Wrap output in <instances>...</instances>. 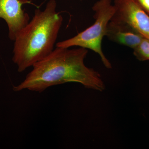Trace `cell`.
I'll return each mask as SVG.
<instances>
[{"instance_id":"6da1fadb","label":"cell","mask_w":149,"mask_h":149,"mask_svg":"<svg viewBox=\"0 0 149 149\" xmlns=\"http://www.w3.org/2000/svg\"><path fill=\"white\" fill-rule=\"evenodd\" d=\"M87 49L56 47L49 55L34 65L24 80L14 86L15 92L28 90L40 93L68 83H80L87 89L102 92L105 85L101 74L86 66Z\"/></svg>"},{"instance_id":"7a4b0ae2","label":"cell","mask_w":149,"mask_h":149,"mask_svg":"<svg viewBox=\"0 0 149 149\" xmlns=\"http://www.w3.org/2000/svg\"><path fill=\"white\" fill-rule=\"evenodd\" d=\"M56 7V0H49L44 10H35L32 19L17 35L12 60L19 72L33 66L54 50L63 21Z\"/></svg>"},{"instance_id":"3957f363","label":"cell","mask_w":149,"mask_h":149,"mask_svg":"<svg viewBox=\"0 0 149 149\" xmlns=\"http://www.w3.org/2000/svg\"><path fill=\"white\" fill-rule=\"evenodd\" d=\"M95 19L94 24L74 37L57 43L56 47L70 48L73 47L90 49L98 54L107 69L112 65L102 49V41L106 35L107 28L115 12L112 0H98L93 5Z\"/></svg>"},{"instance_id":"277c9868","label":"cell","mask_w":149,"mask_h":149,"mask_svg":"<svg viewBox=\"0 0 149 149\" xmlns=\"http://www.w3.org/2000/svg\"><path fill=\"white\" fill-rule=\"evenodd\" d=\"M112 20L129 25L149 40V15L133 0H114Z\"/></svg>"},{"instance_id":"5b68a950","label":"cell","mask_w":149,"mask_h":149,"mask_svg":"<svg viewBox=\"0 0 149 149\" xmlns=\"http://www.w3.org/2000/svg\"><path fill=\"white\" fill-rule=\"evenodd\" d=\"M29 3V0H0V19L7 24L12 41L29 22V15L22 8L23 5Z\"/></svg>"},{"instance_id":"8992f818","label":"cell","mask_w":149,"mask_h":149,"mask_svg":"<svg viewBox=\"0 0 149 149\" xmlns=\"http://www.w3.org/2000/svg\"><path fill=\"white\" fill-rule=\"evenodd\" d=\"M106 36L112 42L133 49L143 38L128 24L112 19L108 25Z\"/></svg>"},{"instance_id":"52a82bcc","label":"cell","mask_w":149,"mask_h":149,"mask_svg":"<svg viewBox=\"0 0 149 149\" xmlns=\"http://www.w3.org/2000/svg\"><path fill=\"white\" fill-rule=\"evenodd\" d=\"M133 54L140 61L149 60V40L143 38L141 42L133 49Z\"/></svg>"},{"instance_id":"ba28073f","label":"cell","mask_w":149,"mask_h":149,"mask_svg":"<svg viewBox=\"0 0 149 149\" xmlns=\"http://www.w3.org/2000/svg\"><path fill=\"white\" fill-rule=\"evenodd\" d=\"M149 15V0H133Z\"/></svg>"},{"instance_id":"9c48e42d","label":"cell","mask_w":149,"mask_h":149,"mask_svg":"<svg viewBox=\"0 0 149 149\" xmlns=\"http://www.w3.org/2000/svg\"><path fill=\"white\" fill-rule=\"evenodd\" d=\"M80 1H82V0H80Z\"/></svg>"}]
</instances>
